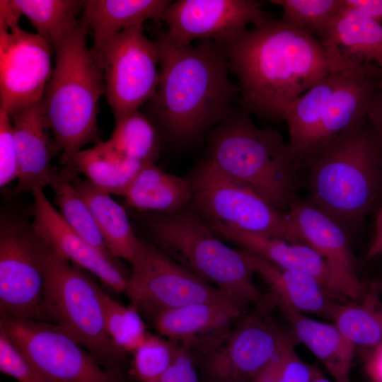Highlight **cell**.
<instances>
[{"label":"cell","instance_id":"cell-1","mask_svg":"<svg viewBox=\"0 0 382 382\" xmlns=\"http://www.w3.org/2000/svg\"><path fill=\"white\" fill-rule=\"evenodd\" d=\"M220 45L238 80L241 107L269 120H284L289 107L330 71L320 41L282 18H268Z\"/></svg>","mask_w":382,"mask_h":382},{"label":"cell","instance_id":"cell-2","mask_svg":"<svg viewBox=\"0 0 382 382\" xmlns=\"http://www.w3.org/2000/svg\"><path fill=\"white\" fill-rule=\"evenodd\" d=\"M160 79L150 111L170 137L190 141L214 128L233 111L239 93L229 77L222 46L212 40L178 45L163 32L155 40Z\"/></svg>","mask_w":382,"mask_h":382},{"label":"cell","instance_id":"cell-3","mask_svg":"<svg viewBox=\"0 0 382 382\" xmlns=\"http://www.w3.org/2000/svg\"><path fill=\"white\" fill-rule=\"evenodd\" d=\"M307 199L349 234L382 202V140L367 115L301 163Z\"/></svg>","mask_w":382,"mask_h":382},{"label":"cell","instance_id":"cell-4","mask_svg":"<svg viewBox=\"0 0 382 382\" xmlns=\"http://www.w3.org/2000/svg\"><path fill=\"white\" fill-rule=\"evenodd\" d=\"M243 107L212 129L209 158L277 210L288 214L302 185L301 166L277 130L257 127Z\"/></svg>","mask_w":382,"mask_h":382},{"label":"cell","instance_id":"cell-5","mask_svg":"<svg viewBox=\"0 0 382 382\" xmlns=\"http://www.w3.org/2000/svg\"><path fill=\"white\" fill-rule=\"evenodd\" d=\"M88 31L82 18L54 48L55 64L42 100L64 165L86 144L101 141L97 117L105 84L100 64L87 45Z\"/></svg>","mask_w":382,"mask_h":382},{"label":"cell","instance_id":"cell-6","mask_svg":"<svg viewBox=\"0 0 382 382\" xmlns=\"http://www.w3.org/2000/svg\"><path fill=\"white\" fill-rule=\"evenodd\" d=\"M145 229L157 248L245 311L263 296L239 250L219 240L192 202L172 213L150 212Z\"/></svg>","mask_w":382,"mask_h":382},{"label":"cell","instance_id":"cell-7","mask_svg":"<svg viewBox=\"0 0 382 382\" xmlns=\"http://www.w3.org/2000/svg\"><path fill=\"white\" fill-rule=\"evenodd\" d=\"M382 81V70L366 64L330 70L287 109L290 150L303 161L364 118Z\"/></svg>","mask_w":382,"mask_h":382},{"label":"cell","instance_id":"cell-8","mask_svg":"<svg viewBox=\"0 0 382 382\" xmlns=\"http://www.w3.org/2000/svg\"><path fill=\"white\" fill-rule=\"evenodd\" d=\"M99 289L81 267L71 265L53 249L45 267L41 321L58 325L103 368L125 376L127 354L115 345L106 332Z\"/></svg>","mask_w":382,"mask_h":382},{"label":"cell","instance_id":"cell-9","mask_svg":"<svg viewBox=\"0 0 382 382\" xmlns=\"http://www.w3.org/2000/svg\"><path fill=\"white\" fill-rule=\"evenodd\" d=\"M187 180L192 203L209 227L234 228L305 243L288 214L277 210L249 187L226 174L209 156Z\"/></svg>","mask_w":382,"mask_h":382},{"label":"cell","instance_id":"cell-10","mask_svg":"<svg viewBox=\"0 0 382 382\" xmlns=\"http://www.w3.org/2000/svg\"><path fill=\"white\" fill-rule=\"evenodd\" d=\"M53 248L23 216L3 210L0 218V313L41 320L46 263Z\"/></svg>","mask_w":382,"mask_h":382},{"label":"cell","instance_id":"cell-11","mask_svg":"<svg viewBox=\"0 0 382 382\" xmlns=\"http://www.w3.org/2000/svg\"><path fill=\"white\" fill-rule=\"evenodd\" d=\"M274 307L270 294L263 296L220 343L199 354L203 382H251L294 340L272 316Z\"/></svg>","mask_w":382,"mask_h":382},{"label":"cell","instance_id":"cell-12","mask_svg":"<svg viewBox=\"0 0 382 382\" xmlns=\"http://www.w3.org/2000/svg\"><path fill=\"white\" fill-rule=\"evenodd\" d=\"M130 264L132 271L125 294L148 320L161 311L192 303L237 305L218 288L185 269L152 243L139 239Z\"/></svg>","mask_w":382,"mask_h":382},{"label":"cell","instance_id":"cell-13","mask_svg":"<svg viewBox=\"0 0 382 382\" xmlns=\"http://www.w3.org/2000/svg\"><path fill=\"white\" fill-rule=\"evenodd\" d=\"M94 53L115 120L139 110L153 98L160 79L159 54L143 26L121 32Z\"/></svg>","mask_w":382,"mask_h":382},{"label":"cell","instance_id":"cell-14","mask_svg":"<svg viewBox=\"0 0 382 382\" xmlns=\"http://www.w3.org/2000/svg\"><path fill=\"white\" fill-rule=\"evenodd\" d=\"M0 330L47 382H125V376L101 368L79 342L55 324L1 315Z\"/></svg>","mask_w":382,"mask_h":382},{"label":"cell","instance_id":"cell-15","mask_svg":"<svg viewBox=\"0 0 382 382\" xmlns=\"http://www.w3.org/2000/svg\"><path fill=\"white\" fill-rule=\"evenodd\" d=\"M52 47L19 25L0 28V110L8 115L42 102L54 67Z\"/></svg>","mask_w":382,"mask_h":382},{"label":"cell","instance_id":"cell-16","mask_svg":"<svg viewBox=\"0 0 382 382\" xmlns=\"http://www.w3.org/2000/svg\"><path fill=\"white\" fill-rule=\"evenodd\" d=\"M268 18L253 0H178L171 1L161 21L168 37L178 45L195 40H212L219 44L233 41Z\"/></svg>","mask_w":382,"mask_h":382},{"label":"cell","instance_id":"cell-17","mask_svg":"<svg viewBox=\"0 0 382 382\" xmlns=\"http://www.w3.org/2000/svg\"><path fill=\"white\" fill-rule=\"evenodd\" d=\"M32 194L30 213L37 232L58 254L97 277L115 292L125 293L130 276L118 258L103 254L70 228L47 199L43 188H36Z\"/></svg>","mask_w":382,"mask_h":382},{"label":"cell","instance_id":"cell-18","mask_svg":"<svg viewBox=\"0 0 382 382\" xmlns=\"http://www.w3.org/2000/svg\"><path fill=\"white\" fill-rule=\"evenodd\" d=\"M210 228L215 233L240 244L243 248L260 255L282 268L313 277L342 301H362V298L344 282L330 269L320 255L308 244L291 243L234 228Z\"/></svg>","mask_w":382,"mask_h":382},{"label":"cell","instance_id":"cell-19","mask_svg":"<svg viewBox=\"0 0 382 382\" xmlns=\"http://www.w3.org/2000/svg\"><path fill=\"white\" fill-rule=\"evenodd\" d=\"M244 313L231 303H197L161 311L149 322L161 336L202 354L220 343Z\"/></svg>","mask_w":382,"mask_h":382},{"label":"cell","instance_id":"cell-20","mask_svg":"<svg viewBox=\"0 0 382 382\" xmlns=\"http://www.w3.org/2000/svg\"><path fill=\"white\" fill-rule=\"evenodd\" d=\"M8 115L18 159L16 193L33 192L36 188H43L48 185L56 170L52 166V159L61 149L49 134L50 129L42 102L17 109Z\"/></svg>","mask_w":382,"mask_h":382},{"label":"cell","instance_id":"cell-21","mask_svg":"<svg viewBox=\"0 0 382 382\" xmlns=\"http://www.w3.org/2000/svg\"><path fill=\"white\" fill-rule=\"evenodd\" d=\"M288 214L303 242L318 252L330 269L364 300L369 292V284L362 282L357 275L345 231L307 199L299 196L291 203Z\"/></svg>","mask_w":382,"mask_h":382},{"label":"cell","instance_id":"cell-22","mask_svg":"<svg viewBox=\"0 0 382 382\" xmlns=\"http://www.w3.org/2000/svg\"><path fill=\"white\" fill-rule=\"evenodd\" d=\"M320 42L326 52L330 71L357 64L382 70V23L346 4Z\"/></svg>","mask_w":382,"mask_h":382},{"label":"cell","instance_id":"cell-23","mask_svg":"<svg viewBox=\"0 0 382 382\" xmlns=\"http://www.w3.org/2000/svg\"><path fill=\"white\" fill-rule=\"evenodd\" d=\"M238 250L253 274L268 286L276 307L286 306L330 320L333 305L344 301L312 276L282 268L245 248Z\"/></svg>","mask_w":382,"mask_h":382},{"label":"cell","instance_id":"cell-24","mask_svg":"<svg viewBox=\"0 0 382 382\" xmlns=\"http://www.w3.org/2000/svg\"><path fill=\"white\" fill-rule=\"evenodd\" d=\"M295 337L323 364L334 382H351L355 345L335 325L319 321L286 306H277Z\"/></svg>","mask_w":382,"mask_h":382},{"label":"cell","instance_id":"cell-25","mask_svg":"<svg viewBox=\"0 0 382 382\" xmlns=\"http://www.w3.org/2000/svg\"><path fill=\"white\" fill-rule=\"evenodd\" d=\"M64 168L74 189L88 207L109 251L118 259L130 262L140 238L134 233L124 207L88 180H82L74 168Z\"/></svg>","mask_w":382,"mask_h":382},{"label":"cell","instance_id":"cell-26","mask_svg":"<svg viewBox=\"0 0 382 382\" xmlns=\"http://www.w3.org/2000/svg\"><path fill=\"white\" fill-rule=\"evenodd\" d=\"M172 1L85 0L82 18L93 35L91 48L98 52L121 32L142 26L148 20H161Z\"/></svg>","mask_w":382,"mask_h":382},{"label":"cell","instance_id":"cell-27","mask_svg":"<svg viewBox=\"0 0 382 382\" xmlns=\"http://www.w3.org/2000/svg\"><path fill=\"white\" fill-rule=\"evenodd\" d=\"M122 197L140 212L172 213L192 201L188 180L165 172L155 162L143 164Z\"/></svg>","mask_w":382,"mask_h":382},{"label":"cell","instance_id":"cell-28","mask_svg":"<svg viewBox=\"0 0 382 382\" xmlns=\"http://www.w3.org/2000/svg\"><path fill=\"white\" fill-rule=\"evenodd\" d=\"M143 164L121 154L108 139L79 151L64 166L83 173L108 193L123 196Z\"/></svg>","mask_w":382,"mask_h":382},{"label":"cell","instance_id":"cell-29","mask_svg":"<svg viewBox=\"0 0 382 382\" xmlns=\"http://www.w3.org/2000/svg\"><path fill=\"white\" fill-rule=\"evenodd\" d=\"M378 296L370 288L361 302L338 301L331 308L330 321L355 347L372 349L382 341V303Z\"/></svg>","mask_w":382,"mask_h":382},{"label":"cell","instance_id":"cell-30","mask_svg":"<svg viewBox=\"0 0 382 382\" xmlns=\"http://www.w3.org/2000/svg\"><path fill=\"white\" fill-rule=\"evenodd\" d=\"M40 37L54 48L77 25L83 1L11 0Z\"/></svg>","mask_w":382,"mask_h":382},{"label":"cell","instance_id":"cell-31","mask_svg":"<svg viewBox=\"0 0 382 382\" xmlns=\"http://www.w3.org/2000/svg\"><path fill=\"white\" fill-rule=\"evenodd\" d=\"M48 185L53 190L55 204L67 225L93 247L116 257L108 249L88 207L74 189L66 169L55 170Z\"/></svg>","mask_w":382,"mask_h":382},{"label":"cell","instance_id":"cell-32","mask_svg":"<svg viewBox=\"0 0 382 382\" xmlns=\"http://www.w3.org/2000/svg\"><path fill=\"white\" fill-rule=\"evenodd\" d=\"M115 121V128L109 139L115 148L141 163L155 162L159 151V140L154 124L139 110Z\"/></svg>","mask_w":382,"mask_h":382},{"label":"cell","instance_id":"cell-33","mask_svg":"<svg viewBox=\"0 0 382 382\" xmlns=\"http://www.w3.org/2000/svg\"><path fill=\"white\" fill-rule=\"evenodd\" d=\"M105 328L115 345L125 354L132 353L149 335L140 313L132 305H122L100 287Z\"/></svg>","mask_w":382,"mask_h":382},{"label":"cell","instance_id":"cell-34","mask_svg":"<svg viewBox=\"0 0 382 382\" xmlns=\"http://www.w3.org/2000/svg\"><path fill=\"white\" fill-rule=\"evenodd\" d=\"M283 9L282 19L306 30L319 41L328 35L345 0H270Z\"/></svg>","mask_w":382,"mask_h":382},{"label":"cell","instance_id":"cell-35","mask_svg":"<svg viewBox=\"0 0 382 382\" xmlns=\"http://www.w3.org/2000/svg\"><path fill=\"white\" fill-rule=\"evenodd\" d=\"M175 342L149 334L132 354V374L139 382H160L174 355Z\"/></svg>","mask_w":382,"mask_h":382},{"label":"cell","instance_id":"cell-36","mask_svg":"<svg viewBox=\"0 0 382 382\" xmlns=\"http://www.w3.org/2000/svg\"><path fill=\"white\" fill-rule=\"evenodd\" d=\"M320 374L298 356L292 340L251 382H313Z\"/></svg>","mask_w":382,"mask_h":382},{"label":"cell","instance_id":"cell-37","mask_svg":"<svg viewBox=\"0 0 382 382\" xmlns=\"http://www.w3.org/2000/svg\"><path fill=\"white\" fill-rule=\"evenodd\" d=\"M0 371L18 382H47L30 360L1 330Z\"/></svg>","mask_w":382,"mask_h":382},{"label":"cell","instance_id":"cell-38","mask_svg":"<svg viewBox=\"0 0 382 382\" xmlns=\"http://www.w3.org/2000/svg\"><path fill=\"white\" fill-rule=\"evenodd\" d=\"M18 174L12 124L8 114L0 110V187L2 188L18 179Z\"/></svg>","mask_w":382,"mask_h":382},{"label":"cell","instance_id":"cell-39","mask_svg":"<svg viewBox=\"0 0 382 382\" xmlns=\"http://www.w3.org/2000/svg\"><path fill=\"white\" fill-rule=\"evenodd\" d=\"M160 382H201L190 347L175 342L173 360Z\"/></svg>","mask_w":382,"mask_h":382},{"label":"cell","instance_id":"cell-40","mask_svg":"<svg viewBox=\"0 0 382 382\" xmlns=\"http://www.w3.org/2000/svg\"><path fill=\"white\" fill-rule=\"evenodd\" d=\"M364 369L371 382H382V341L365 356Z\"/></svg>","mask_w":382,"mask_h":382},{"label":"cell","instance_id":"cell-41","mask_svg":"<svg viewBox=\"0 0 382 382\" xmlns=\"http://www.w3.org/2000/svg\"><path fill=\"white\" fill-rule=\"evenodd\" d=\"M347 6L382 23V0H345Z\"/></svg>","mask_w":382,"mask_h":382},{"label":"cell","instance_id":"cell-42","mask_svg":"<svg viewBox=\"0 0 382 382\" xmlns=\"http://www.w3.org/2000/svg\"><path fill=\"white\" fill-rule=\"evenodd\" d=\"M367 116L374 129L382 140V81L371 100Z\"/></svg>","mask_w":382,"mask_h":382},{"label":"cell","instance_id":"cell-43","mask_svg":"<svg viewBox=\"0 0 382 382\" xmlns=\"http://www.w3.org/2000/svg\"><path fill=\"white\" fill-rule=\"evenodd\" d=\"M382 255V202L377 207L373 240L366 257L371 258Z\"/></svg>","mask_w":382,"mask_h":382},{"label":"cell","instance_id":"cell-44","mask_svg":"<svg viewBox=\"0 0 382 382\" xmlns=\"http://www.w3.org/2000/svg\"><path fill=\"white\" fill-rule=\"evenodd\" d=\"M372 290L380 294L382 292V276L376 282L369 284Z\"/></svg>","mask_w":382,"mask_h":382},{"label":"cell","instance_id":"cell-45","mask_svg":"<svg viewBox=\"0 0 382 382\" xmlns=\"http://www.w3.org/2000/svg\"><path fill=\"white\" fill-rule=\"evenodd\" d=\"M313 382H334L328 379L323 374L318 376Z\"/></svg>","mask_w":382,"mask_h":382},{"label":"cell","instance_id":"cell-46","mask_svg":"<svg viewBox=\"0 0 382 382\" xmlns=\"http://www.w3.org/2000/svg\"></svg>","mask_w":382,"mask_h":382}]
</instances>
